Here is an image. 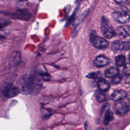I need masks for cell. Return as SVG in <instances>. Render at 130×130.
Returning a JSON list of instances; mask_svg holds the SVG:
<instances>
[{
  "label": "cell",
  "mask_w": 130,
  "mask_h": 130,
  "mask_svg": "<svg viewBox=\"0 0 130 130\" xmlns=\"http://www.w3.org/2000/svg\"><path fill=\"white\" fill-rule=\"evenodd\" d=\"M17 84L20 92L27 94L37 93L41 86L39 79L31 75L21 76L18 80Z\"/></svg>",
  "instance_id": "6da1fadb"
},
{
  "label": "cell",
  "mask_w": 130,
  "mask_h": 130,
  "mask_svg": "<svg viewBox=\"0 0 130 130\" xmlns=\"http://www.w3.org/2000/svg\"><path fill=\"white\" fill-rule=\"evenodd\" d=\"M0 90L7 98H11L20 92L18 87L9 82H3L0 85Z\"/></svg>",
  "instance_id": "7a4b0ae2"
},
{
  "label": "cell",
  "mask_w": 130,
  "mask_h": 130,
  "mask_svg": "<svg viewBox=\"0 0 130 130\" xmlns=\"http://www.w3.org/2000/svg\"><path fill=\"white\" fill-rule=\"evenodd\" d=\"M112 17L117 22L121 23H125L130 19V11L124 8L120 10L116 11L113 12Z\"/></svg>",
  "instance_id": "3957f363"
},
{
  "label": "cell",
  "mask_w": 130,
  "mask_h": 130,
  "mask_svg": "<svg viewBox=\"0 0 130 130\" xmlns=\"http://www.w3.org/2000/svg\"><path fill=\"white\" fill-rule=\"evenodd\" d=\"M101 28L104 36L108 39L112 38L116 35V31L110 25L108 20L105 17H103L102 18Z\"/></svg>",
  "instance_id": "277c9868"
},
{
  "label": "cell",
  "mask_w": 130,
  "mask_h": 130,
  "mask_svg": "<svg viewBox=\"0 0 130 130\" xmlns=\"http://www.w3.org/2000/svg\"><path fill=\"white\" fill-rule=\"evenodd\" d=\"M11 17L14 19H18L22 21H28L31 17L30 12L25 9H19L11 14Z\"/></svg>",
  "instance_id": "5b68a950"
},
{
  "label": "cell",
  "mask_w": 130,
  "mask_h": 130,
  "mask_svg": "<svg viewBox=\"0 0 130 130\" xmlns=\"http://www.w3.org/2000/svg\"><path fill=\"white\" fill-rule=\"evenodd\" d=\"M90 42L94 47L98 49H106L109 46V42L106 39L99 37L94 34H91Z\"/></svg>",
  "instance_id": "8992f818"
},
{
  "label": "cell",
  "mask_w": 130,
  "mask_h": 130,
  "mask_svg": "<svg viewBox=\"0 0 130 130\" xmlns=\"http://www.w3.org/2000/svg\"><path fill=\"white\" fill-rule=\"evenodd\" d=\"M115 113L120 116H123L130 110V105L124 102H117L114 107Z\"/></svg>",
  "instance_id": "52a82bcc"
},
{
  "label": "cell",
  "mask_w": 130,
  "mask_h": 130,
  "mask_svg": "<svg viewBox=\"0 0 130 130\" xmlns=\"http://www.w3.org/2000/svg\"><path fill=\"white\" fill-rule=\"evenodd\" d=\"M113 48L116 50L126 51L130 49V42L117 41L113 43Z\"/></svg>",
  "instance_id": "ba28073f"
},
{
  "label": "cell",
  "mask_w": 130,
  "mask_h": 130,
  "mask_svg": "<svg viewBox=\"0 0 130 130\" xmlns=\"http://www.w3.org/2000/svg\"><path fill=\"white\" fill-rule=\"evenodd\" d=\"M116 35L120 38H124L130 36V26L123 25L119 27L116 31Z\"/></svg>",
  "instance_id": "9c48e42d"
},
{
  "label": "cell",
  "mask_w": 130,
  "mask_h": 130,
  "mask_svg": "<svg viewBox=\"0 0 130 130\" xmlns=\"http://www.w3.org/2000/svg\"><path fill=\"white\" fill-rule=\"evenodd\" d=\"M21 60V55L18 52H13L9 58V64L12 67L17 66Z\"/></svg>",
  "instance_id": "30bf717a"
},
{
  "label": "cell",
  "mask_w": 130,
  "mask_h": 130,
  "mask_svg": "<svg viewBox=\"0 0 130 130\" xmlns=\"http://www.w3.org/2000/svg\"><path fill=\"white\" fill-rule=\"evenodd\" d=\"M109 62V59L104 55H99L96 57L93 61L94 65L97 67H102Z\"/></svg>",
  "instance_id": "8fae6325"
},
{
  "label": "cell",
  "mask_w": 130,
  "mask_h": 130,
  "mask_svg": "<svg viewBox=\"0 0 130 130\" xmlns=\"http://www.w3.org/2000/svg\"><path fill=\"white\" fill-rule=\"evenodd\" d=\"M127 93L124 90L120 89L114 91L111 96V99L115 101H120L126 97Z\"/></svg>",
  "instance_id": "7c38bea8"
},
{
  "label": "cell",
  "mask_w": 130,
  "mask_h": 130,
  "mask_svg": "<svg viewBox=\"0 0 130 130\" xmlns=\"http://www.w3.org/2000/svg\"><path fill=\"white\" fill-rule=\"evenodd\" d=\"M98 87L101 91H106L110 88L109 83L105 79H101L98 82Z\"/></svg>",
  "instance_id": "4fadbf2b"
},
{
  "label": "cell",
  "mask_w": 130,
  "mask_h": 130,
  "mask_svg": "<svg viewBox=\"0 0 130 130\" xmlns=\"http://www.w3.org/2000/svg\"><path fill=\"white\" fill-rule=\"evenodd\" d=\"M119 69L116 67H112L107 69L105 72V75L107 77H113L118 74Z\"/></svg>",
  "instance_id": "5bb4252c"
},
{
  "label": "cell",
  "mask_w": 130,
  "mask_h": 130,
  "mask_svg": "<svg viewBox=\"0 0 130 130\" xmlns=\"http://www.w3.org/2000/svg\"><path fill=\"white\" fill-rule=\"evenodd\" d=\"M113 114L111 110L108 109L105 113L104 119V123L105 125H107L109 123V122L113 119Z\"/></svg>",
  "instance_id": "9a60e30c"
},
{
  "label": "cell",
  "mask_w": 130,
  "mask_h": 130,
  "mask_svg": "<svg viewBox=\"0 0 130 130\" xmlns=\"http://www.w3.org/2000/svg\"><path fill=\"white\" fill-rule=\"evenodd\" d=\"M125 62V58L123 55H119L115 58V64L117 66L121 67L124 65Z\"/></svg>",
  "instance_id": "2e32d148"
},
{
  "label": "cell",
  "mask_w": 130,
  "mask_h": 130,
  "mask_svg": "<svg viewBox=\"0 0 130 130\" xmlns=\"http://www.w3.org/2000/svg\"><path fill=\"white\" fill-rule=\"evenodd\" d=\"M112 78H113L111 80V83L113 84H116L119 83L121 81V80L122 78V76L121 75L117 74L116 76L113 77Z\"/></svg>",
  "instance_id": "e0dca14e"
},
{
  "label": "cell",
  "mask_w": 130,
  "mask_h": 130,
  "mask_svg": "<svg viewBox=\"0 0 130 130\" xmlns=\"http://www.w3.org/2000/svg\"><path fill=\"white\" fill-rule=\"evenodd\" d=\"M95 97H96L97 101H98L99 102H102L105 100V94H103V93H102L101 92L97 91L95 93Z\"/></svg>",
  "instance_id": "ac0fdd59"
},
{
  "label": "cell",
  "mask_w": 130,
  "mask_h": 130,
  "mask_svg": "<svg viewBox=\"0 0 130 130\" xmlns=\"http://www.w3.org/2000/svg\"><path fill=\"white\" fill-rule=\"evenodd\" d=\"M101 74L100 72H93L89 74L88 75H87V77L91 79H97L101 76Z\"/></svg>",
  "instance_id": "d6986e66"
},
{
  "label": "cell",
  "mask_w": 130,
  "mask_h": 130,
  "mask_svg": "<svg viewBox=\"0 0 130 130\" xmlns=\"http://www.w3.org/2000/svg\"><path fill=\"white\" fill-rule=\"evenodd\" d=\"M123 73L125 75H130V62L127 63L124 65L123 69Z\"/></svg>",
  "instance_id": "ffe728a7"
},
{
  "label": "cell",
  "mask_w": 130,
  "mask_h": 130,
  "mask_svg": "<svg viewBox=\"0 0 130 130\" xmlns=\"http://www.w3.org/2000/svg\"><path fill=\"white\" fill-rule=\"evenodd\" d=\"M10 23H11L10 22H8V21L0 23V29H3V28H5V27H6L7 26L9 25Z\"/></svg>",
  "instance_id": "44dd1931"
},
{
  "label": "cell",
  "mask_w": 130,
  "mask_h": 130,
  "mask_svg": "<svg viewBox=\"0 0 130 130\" xmlns=\"http://www.w3.org/2000/svg\"><path fill=\"white\" fill-rule=\"evenodd\" d=\"M116 3L118 4H122L128 1V0H114Z\"/></svg>",
  "instance_id": "7402d4cb"
},
{
  "label": "cell",
  "mask_w": 130,
  "mask_h": 130,
  "mask_svg": "<svg viewBox=\"0 0 130 130\" xmlns=\"http://www.w3.org/2000/svg\"><path fill=\"white\" fill-rule=\"evenodd\" d=\"M5 37L2 36V35H0V44H2L3 42H4V40H5Z\"/></svg>",
  "instance_id": "603a6c76"
},
{
  "label": "cell",
  "mask_w": 130,
  "mask_h": 130,
  "mask_svg": "<svg viewBox=\"0 0 130 130\" xmlns=\"http://www.w3.org/2000/svg\"><path fill=\"white\" fill-rule=\"evenodd\" d=\"M126 96H127V98L128 100L130 102V91H129L127 93Z\"/></svg>",
  "instance_id": "cb8c5ba5"
},
{
  "label": "cell",
  "mask_w": 130,
  "mask_h": 130,
  "mask_svg": "<svg viewBox=\"0 0 130 130\" xmlns=\"http://www.w3.org/2000/svg\"><path fill=\"white\" fill-rule=\"evenodd\" d=\"M82 0H76V2H77V3H80V2H81Z\"/></svg>",
  "instance_id": "d4e9b609"
},
{
  "label": "cell",
  "mask_w": 130,
  "mask_h": 130,
  "mask_svg": "<svg viewBox=\"0 0 130 130\" xmlns=\"http://www.w3.org/2000/svg\"><path fill=\"white\" fill-rule=\"evenodd\" d=\"M129 60H130V53H129Z\"/></svg>",
  "instance_id": "484cf974"
}]
</instances>
